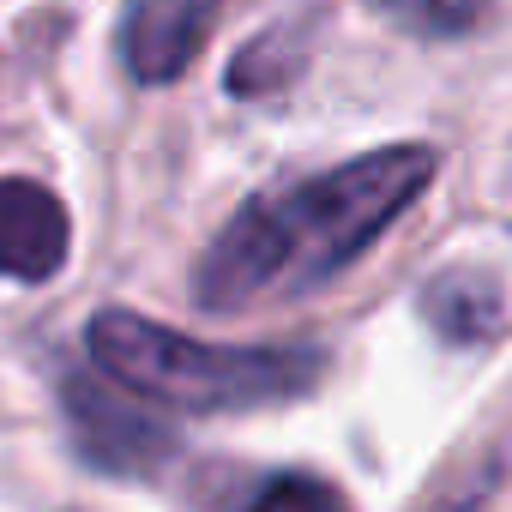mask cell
I'll return each instance as SVG.
<instances>
[{
	"label": "cell",
	"instance_id": "cell-7",
	"mask_svg": "<svg viewBox=\"0 0 512 512\" xmlns=\"http://www.w3.org/2000/svg\"><path fill=\"white\" fill-rule=\"evenodd\" d=\"M247 512H344V506L320 476H278V482L260 488V500Z\"/></svg>",
	"mask_w": 512,
	"mask_h": 512
},
{
	"label": "cell",
	"instance_id": "cell-1",
	"mask_svg": "<svg viewBox=\"0 0 512 512\" xmlns=\"http://www.w3.org/2000/svg\"><path fill=\"white\" fill-rule=\"evenodd\" d=\"M428 181H434L428 145H386L314 181L272 187L260 199H247L229 217V229L205 247L193 290L211 314L308 296L326 278H338L350 260H362L422 199Z\"/></svg>",
	"mask_w": 512,
	"mask_h": 512
},
{
	"label": "cell",
	"instance_id": "cell-4",
	"mask_svg": "<svg viewBox=\"0 0 512 512\" xmlns=\"http://www.w3.org/2000/svg\"><path fill=\"white\" fill-rule=\"evenodd\" d=\"M217 0H127L121 61L139 85H175L205 49Z\"/></svg>",
	"mask_w": 512,
	"mask_h": 512
},
{
	"label": "cell",
	"instance_id": "cell-8",
	"mask_svg": "<svg viewBox=\"0 0 512 512\" xmlns=\"http://www.w3.org/2000/svg\"><path fill=\"white\" fill-rule=\"evenodd\" d=\"M446 512H470V494H464V500H452V506H446Z\"/></svg>",
	"mask_w": 512,
	"mask_h": 512
},
{
	"label": "cell",
	"instance_id": "cell-5",
	"mask_svg": "<svg viewBox=\"0 0 512 512\" xmlns=\"http://www.w3.org/2000/svg\"><path fill=\"white\" fill-rule=\"evenodd\" d=\"M67 260V205L43 181H0V278L43 284Z\"/></svg>",
	"mask_w": 512,
	"mask_h": 512
},
{
	"label": "cell",
	"instance_id": "cell-6",
	"mask_svg": "<svg viewBox=\"0 0 512 512\" xmlns=\"http://www.w3.org/2000/svg\"><path fill=\"white\" fill-rule=\"evenodd\" d=\"M368 7L392 13L398 25H410V31H422V37H458V31L476 25L482 0H368Z\"/></svg>",
	"mask_w": 512,
	"mask_h": 512
},
{
	"label": "cell",
	"instance_id": "cell-3",
	"mask_svg": "<svg viewBox=\"0 0 512 512\" xmlns=\"http://www.w3.org/2000/svg\"><path fill=\"white\" fill-rule=\"evenodd\" d=\"M67 422H73L79 452L97 470H115V476H151L175 452V434L151 416V404H139L133 392H121L115 380L73 374L67 380Z\"/></svg>",
	"mask_w": 512,
	"mask_h": 512
},
{
	"label": "cell",
	"instance_id": "cell-2",
	"mask_svg": "<svg viewBox=\"0 0 512 512\" xmlns=\"http://www.w3.org/2000/svg\"><path fill=\"white\" fill-rule=\"evenodd\" d=\"M91 362L103 380L133 392L139 404H169L193 416H223V410H260L302 398L320 380L314 350H284V344H199L187 332H169L145 314L109 308L85 332Z\"/></svg>",
	"mask_w": 512,
	"mask_h": 512
}]
</instances>
